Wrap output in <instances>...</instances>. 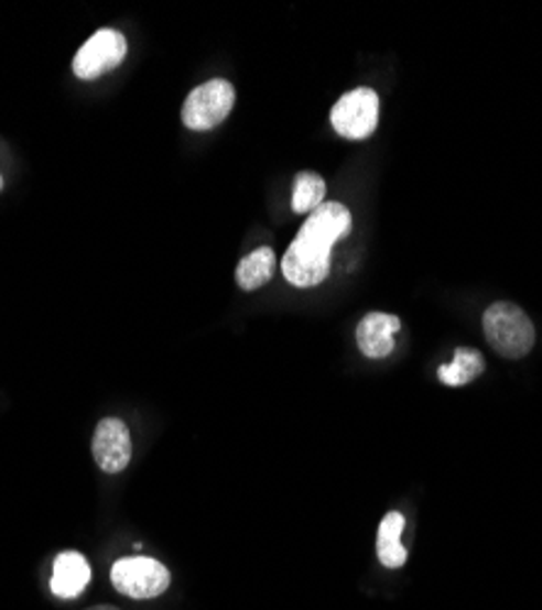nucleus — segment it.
Returning <instances> with one entry per match:
<instances>
[{"instance_id": "7", "label": "nucleus", "mask_w": 542, "mask_h": 610, "mask_svg": "<svg viewBox=\"0 0 542 610\" xmlns=\"http://www.w3.org/2000/svg\"><path fill=\"white\" fill-rule=\"evenodd\" d=\"M96 465L106 473H120L132 459V439L120 417H104L94 433Z\"/></svg>"}, {"instance_id": "9", "label": "nucleus", "mask_w": 542, "mask_h": 610, "mask_svg": "<svg viewBox=\"0 0 542 610\" xmlns=\"http://www.w3.org/2000/svg\"><path fill=\"white\" fill-rule=\"evenodd\" d=\"M90 581V567L84 555L78 552H62L54 559L52 574V593L59 598H76Z\"/></svg>"}, {"instance_id": "3", "label": "nucleus", "mask_w": 542, "mask_h": 610, "mask_svg": "<svg viewBox=\"0 0 542 610\" xmlns=\"http://www.w3.org/2000/svg\"><path fill=\"white\" fill-rule=\"evenodd\" d=\"M235 106V88L225 78H213V81L200 84L191 90L181 110V120L188 130L206 132L230 116Z\"/></svg>"}, {"instance_id": "12", "label": "nucleus", "mask_w": 542, "mask_h": 610, "mask_svg": "<svg viewBox=\"0 0 542 610\" xmlns=\"http://www.w3.org/2000/svg\"><path fill=\"white\" fill-rule=\"evenodd\" d=\"M484 369H487V364H484L481 352L469 347H459L455 352V359H452V364L440 367L437 377L445 386H467V383L477 379Z\"/></svg>"}, {"instance_id": "10", "label": "nucleus", "mask_w": 542, "mask_h": 610, "mask_svg": "<svg viewBox=\"0 0 542 610\" xmlns=\"http://www.w3.org/2000/svg\"><path fill=\"white\" fill-rule=\"evenodd\" d=\"M405 527V518L401 513H387L379 525L377 535V555L387 569H401L409 559V549L401 545V535Z\"/></svg>"}, {"instance_id": "8", "label": "nucleus", "mask_w": 542, "mask_h": 610, "mask_svg": "<svg viewBox=\"0 0 542 610\" xmlns=\"http://www.w3.org/2000/svg\"><path fill=\"white\" fill-rule=\"evenodd\" d=\"M401 330V320L389 313H369L357 325V345L361 355L369 359H387L397 347V333Z\"/></svg>"}, {"instance_id": "5", "label": "nucleus", "mask_w": 542, "mask_h": 610, "mask_svg": "<svg viewBox=\"0 0 542 610\" xmlns=\"http://www.w3.org/2000/svg\"><path fill=\"white\" fill-rule=\"evenodd\" d=\"M330 122L345 140H367L379 122V96L371 88H355L337 100Z\"/></svg>"}, {"instance_id": "15", "label": "nucleus", "mask_w": 542, "mask_h": 610, "mask_svg": "<svg viewBox=\"0 0 542 610\" xmlns=\"http://www.w3.org/2000/svg\"><path fill=\"white\" fill-rule=\"evenodd\" d=\"M0 190H3V176H0Z\"/></svg>"}, {"instance_id": "11", "label": "nucleus", "mask_w": 542, "mask_h": 610, "mask_svg": "<svg viewBox=\"0 0 542 610\" xmlns=\"http://www.w3.org/2000/svg\"><path fill=\"white\" fill-rule=\"evenodd\" d=\"M274 266H277V257L271 247H259L252 254H247L240 266H237V286L242 291H257L262 288L267 281L274 276Z\"/></svg>"}, {"instance_id": "6", "label": "nucleus", "mask_w": 542, "mask_h": 610, "mask_svg": "<svg viewBox=\"0 0 542 610\" xmlns=\"http://www.w3.org/2000/svg\"><path fill=\"white\" fill-rule=\"evenodd\" d=\"M128 54V40L118 30H98L88 37L78 54L74 56V74L84 81L104 76L122 64Z\"/></svg>"}, {"instance_id": "1", "label": "nucleus", "mask_w": 542, "mask_h": 610, "mask_svg": "<svg viewBox=\"0 0 542 610\" xmlns=\"http://www.w3.org/2000/svg\"><path fill=\"white\" fill-rule=\"evenodd\" d=\"M349 232H353V216L343 203H321L303 222L281 262L289 284L299 288L323 284L330 274L335 242H340Z\"/></svg>"}, {"instance_id": "2", "label": "nucleus", "mask_w": 542, "mask_h": 610, "mask_svg": "<svg viewBox=\"0 0 542 610\" xmlns=\"http://www.w3.org/2000/svg\"><path fill=\"white\" fill-rule=\"evenodd\" d=\"M487 342L506 359H523L535 347V325L516 303L499 301L484 313Z\"/></svg>"}, {"instance_id": "13", "label": "nucleus", "mask_w": 542, "mask_h": 610, "mask_svg": "<svg viewBox=\"0 0 542 610\" xmlns=\"http://www.w3.org/2000/svg\"><path fill=\"white\" fill-rule=\"evenodd\" d=\"M323 198H325V181L318 174L301 172L296 181H293V200H291L293 213L311 216V213L321 206Z\"/></svg>"}, {"instance_id": "14", "label": "nucleus", "mask_w": 542, "mask_h": 610, "mask_svg": "<svg viewBox=\"0 0 542 610\" xmlns=\"http://www.w3.org/2000/svg\"><path fill=\"white\" fill-rule=\"evenodd\" d=\"M88 610H118V608H112V606H98V608H88Z\"/></svg>"}, {"instance_id": "4", "label": "nucleus", "mask_w": 542, "mask_h": 610, "mask_svg": "<svg viewBox=\"0 0 542 610\" xmlns=\"http://www.w3.org/2000/svg\"><path fill=\"white\" fill-rule=\"evenodd\" d=\"M110 581L122 596L156 598L169 589L172 576L162 562L152 557H126L112 564Z\"/></svg>"}]
</instances>
